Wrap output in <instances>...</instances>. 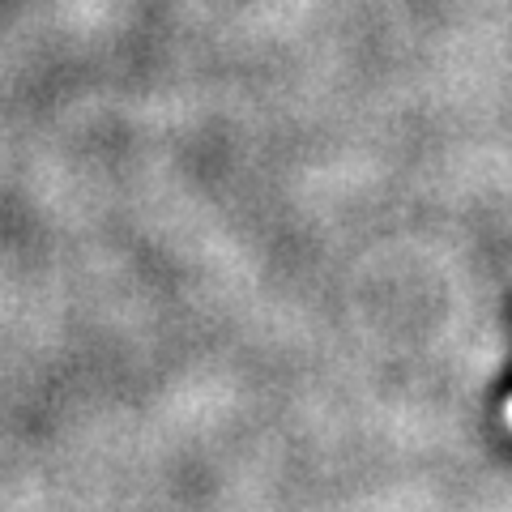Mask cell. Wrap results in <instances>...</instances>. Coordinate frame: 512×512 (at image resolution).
<instances>
[]
</instances>
